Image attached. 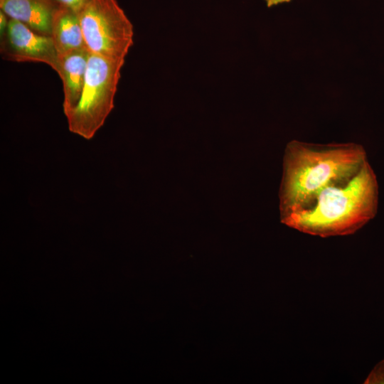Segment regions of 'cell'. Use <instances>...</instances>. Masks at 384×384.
<instances>
[{
    "instance_id": "obj_12",
    "label": "cell",
    "mask_w": 384,
    "mask_h": 384,
    "mask_svg": "<svg viewBox=\"0 0 384 384\" xmlns=\"http://www.w3.org/2000/svg\"><path fill=\"white\" fill-rule=\"evenodd\" d=\"M268 7L277 6L279 4L289 3L292 0H264Z\"/></svg>"
},
{
    "instance_id": "obj_4",
    "label": "cell",
    "mask_w": 384,
    "mask_h": 384,
    "mask_svg": "<svg viewBox=\"0 0 384 384\" xmlns=\"http://www.w3.org/2000/svg\"><path fill=\"white\" fill-rule=\"evenodd\" d=\"M79 16L90 53L125 60L134 43V27L117 0H90Z\"/></svg>"
},
{
    "instance_id": "obj_3",
    "label": "cell",
    "mask_w": 384,
    "mask_h": 384,
    "mask_svg": "<svg viewBox=\"0 0 384 384\" xmlns=\"http://www.w3.org/2000/svg\"><path fill=\"white\" fill-rule=\"evenodd\" d=\"M124 61L90 53L80 99L76 107L65 115L71 132L90 139L104 124L114 107Z\"/></svg>"
},
{
    "instance_id": "obj_1",
    "label": "cell",
    "mask_w": 384,
    "mask_h": 384,
    "mask_svg": "<svg viewBox=\"0 0 384 384\" xmlns=\"http://www.w3.org/2000/svg\"><path fill=\"white\" fill-rule=\"evenodd\" d=\"M367 161L364 147L355 142H289L279 191L280 219L306 207L323 188L356 173Z\"/></svg>"
},
{
    "instance_id": "obj_5",
    "label": "cell",
    "mask_w": 384,
    "mask_h": 384,
    "mask_svg": "<svg viewBox=\"0 0 384 384\" xmlns=\"http://www.w3.org/2000/svg\"><path fill=\"white\" fill-rule=\"evenodd\" d=\"M2 58L14 62H38L58 68V53L50 36L36 33L24 23L9 19L1 36Z\"/></svg>"
},
{
    "instance_id": "obj_11",
    "label": "cell",
    "mask_w": 384,
    "mask_h": 384,
    "mask_svg": "<svg viewBox=\"0 0 384 384\" xmlns=\"http://www.w3.org/2000/svg\"><path fill=\"white\" fill-rule=\"evenodd\" d=\"M9 17L1 10H0V36H2L9 24Z\"/></svg>"
},
{
    "instance_id": "obj_7",
    "label": "cell",
    "mask_w": 384,
    "mask_h": 384,
    "mask_svg": "<svg viewBox=\"0 0 384 384\" xmlns=\"http://www.w3.org/2000/svg\"><path fill=\"white\" fill-rule=\"evenodd\" d=\"M90 52L87 49L58 55L56 72L63 82L65 115L78 105L84 87Z\"/></svg>"
},
{
    "instance_id": "obj_2",
    "label": "cell",
    "mask_w": 384,
    "mask_h": 384,
    "mask_svg": "<svg viewBox=\"0 0 384 384\" xmlns=\"http://www.w3.org/2000/svg\"><path fill=\"white\" fill-rule=\"evenodd\" d=\"M378 205L377 178L367 161L356 173L323 188L306 207L280 220L311 235H348L375 216Z\"/></svg>"
},
{
    "instance_id": "obj_6",
    "label": "cell",
    "mask_w": 384,
    "mask_h": 384,
    "mask_svg": "<svg viewBox=\"0 0 384 384\" xmlns=\"http://www.w3.org/2000/svg\"><path fill=\"white\" fill-rule=\"evenodd\" d=\"M54 0H0V9L42 35H51L53 17L60 7Z\"/></svg>"
},
{
    "instance_id": "obj_10",
    "label": "cell",
    "mask_w": 384,
    "mask_h": 384,
    "mask_svg": "<svg viewBox=\"0 0 384 384\" xmlns=\"http://www.w3.org/2000/svg\"><path fill=\"white\" fill-rule=\"evenodd\" d=\"M60 6L69 8L76 12H80L82 9L90 1V0H54Z\"/></svg>"
},
{
    "instance_id": "obj_9",
    "label": "cell",
    "mask_w": 384,
    "mask_h": 384,
    "mask_svg": "<svg viewBox=\"0 0 384 384\" xmlns=\"http://www.w3.org/2000/svg\"><path fill=\"white\" fill-rule=\"evenodd\" d=\"M364 383L384 384V359L373 368Z\"/></svg>"
},
{
    "instance_id": "obj_8",
    "label": "cell",
    "mask_w": 384,
    "mask_h": 384,
    "mask_svg": "<svg viewBox=\"0 0 384 384\" xmlns=\"http://www.w3.org/2000/svg\"><path fill=\"white\" fill-rule=\"evenodd\" d=\"M50 37L58 55L87 49L79 13L63 6H60L53 17Z\"/></svg>"
}]
</instances>
